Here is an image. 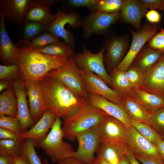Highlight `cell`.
Here are the masks:
<instances>
[{"mask_svg":"<svg viewBox=\"0 0 164 164\" xmlns=\"http://www.w3.org/2000/svg\"><path fill=\"white\" fill-rule=\"evenodd\" d=\"M40 82L46 110L53 112L64 120L88 102V98L77 94L60 81L49 76L46 75Z\"/></svg>","mask_w":164,"mask_h":164,"instance_id":"1","label":"cell"},{"mask_svg":"<svg viewBox=\"0 0 164 164\" xmlns=\"http://www.w3.org/2000/svg\"><path fill=\"white\" fill-rule=\"evenodd\" d=\"M68 60L22 47L17 48L15 63L19 67L22 82L40 81L49 72L63 66Z\"/></svg>","mask_w":164,"mask_h":164,"instance_id":"2","label":"cell"},{"mask_svg":"<svg viewBox=\"0 0 164 164\" xmlns=\"http://www.w3.org/2000/svg\"><path fill=\"white\" fill-rule=\"evenodd\" d=\"M107 114L88 101L73 115L64 121L62 128L64 137L70 141H74L79 134L98 125Z\"/></svg>","mask_w":164,"mask_h":164,"instance_id":"3","label":"cell"},{"mask_svg":"<svg viewBox=\"0 0 164 164\" xmlns=\"http://www.w3.org/2000/svg\"><path fill=\"white\" fill-rule=\"evenodd\" d=\"M60 118L57 117L50 132L40 143L42 149L53 163L73 156L75 151L69 143L63 140L64 135Z\"/></svg>","mask_w":164,"mask_h":164,"instance_id":"4","label":"cell"},{"mask_svg":"<svg viewBox=\"0 0 164 164\" xmlns=\"http://www.w3.org/2000/svg\"><path fill=\"white\" fill-rule=\"evenodd\" d=\"M81 72L72 58L64 65L50 71L46 75L60 81L77 94L87 98L89 94L85 89Z\"/></svg>","mask_w":164,"mask_h":164,"instance_id":"5","label":"cell"},{"mask_svg":"<svg viewBox=\"0 0 164 164\" xmlns=\"http://www.w3.org/2000/svg\"><path fill=\"white\" fill-rule=\"evenodd\" d=\"M54 16V20L48 26L47 31L61 38L64 42L74 49L75 42L73 33L66 29L65 26L68 24L73 29L81 27L82 19L80 13L74 11L66 13L62 10L58 9Z\"/></svg>","mask_w":164,"mask_h":164,"instance_id":"6","label":"cell"},{"mask_svg":"<svg viewBox=\"0 0 164 164\" xmlns=\"http://www.w3.org/2000/svg\"><path fill=\"white\" fill-rule=\"evenodd\" d=\"M105 51L104 46L98 52L92 53L84 46H82V52L75 54L73 59L77 66L85 73H94L101 77L108 84L111 85L110 75L107 73L104 61Z\"/></svg>","mask_w":164,"mask_h":164,"instance_id":"7","label":"cell"},{"mask_svg":"<svg viewBox=\"0 0 164 164\" xmlns=\"http://www.w3.org/2000/svg\"><path fill=\"white\" fill-rule=\"evenodd\" d=\"M93 128L99 141L128 143L130 137L128 128L122 122L112 116L107 114Z\"/></svg>","mask_w":164,"mask_h":164,"instance_id":"8","label":"cell"},{"mask_svg":"<svg viewBox=\"0 0 164 164\" xmlns=\"http://www.w3.org/2000/svg\"><path fill=\"white\" fill-rule=\"evenodd\" d=\"M159 29V26L155 24H146L141 28L137 32L129 29L132 36L131 46L126 56L115 69L123 72L126 71L142 49L144 45L156 33Z\"/></svg>","mask_w":164,"mask_h":164,"instance_id":"9","label":"cell"},{"mask_svg":"<svg viewBox=\"0 0 164 164\" xmlns=\"http://www.w3.org/2000/svg\"><path fill=\"white\" fill-rule=\"evenodd\" d=\"M120 12L111 13L97 12L86 15L82 19L83 37L89 39L93 35H106L110 27L119 19Z\"/></svg>","mask_w":164,"mask_h":164,"instance_id":"10","label":"cell"},{"mask_svg":"<svg viewBox=\"0 0 164 164\" xmlns=\"http://www.w3.org/2000/svg\"><path fill=\"white\" fill-rule=\"evenodd\" d=\"M81 76L87 91L100 95L114 103L121 104L122 95L110 88L101 77L93 72L85 73L82 71Z\"/></svg>","mask_w":164,"mask_h":164,"instance_id":"11","label":"cell"},{"mask_svg":"<svg viewBox=\"0 0 164 164\" xmlns=\"http://www.w3.org/2000/svg\"><path fill=\"white\" fill-rule=\"evenodd\" d=\"M125 38L116 35L106 36L104 45L106 52L104 53V61L107 69H115L122 60L127 47Z\"/></svg>","mask_w":164,"mask_h":164,"instance_id":"12","label":"cell"},{"mask_svg":"<svg viewBox=\"0 0 164 164\" xmlns=\"http://www.w3.org/2000/svg\"><path fill=\"white\" fill-rule=\"evenodd\" d=\"M78 146L73 157L80 161L90 164L95 157L99 140L93 127L79 134L77 137Z\"/></svg>","mask_w":164,"mask_h":164,"instance_id":"13","label":"cell"},{"mask_svg":"<svg viewBox=\"0 0 164 164\" xmlns=\"http://www.w3.org/2000/svg\"><path fill=\"white\" fill-rule=\"evenodd\" d=\"M13 85L16 94L17 111L16 118L20 123L24 132L32 128L35 123L28 108L27 97V91L22 80L18 79L13 80Z\"/></svg>","mask_w":164,"mask_h":164,"instance_id":"14","label":"cell"},{"mask_svg":"<svg viewBox=\"0 0 164 164\" xmlns=\"http://www.w3.org/2000/svg\"><path fill=\"white\" fill-rule=\"evenodd\" d=\"M139 88L164 97V54L154 66L145 74Z\"/></svg>","mask_w":164,"mask_h":164,"instance_id":"15","label":"cell"},{"mask_svg":"<svg viewBox=\"0 0 164 164\" xmlns=\"http://www.w3.org/2000/svg\"><path fill=\"white\" fill-rule=\"evenodd\" d=\"M29 98V111L35 123H37L46 110V104L40 81L22 82Z\"/></svg>","mask_w":164,"mask_h":164,"instance_id":"16","label":"cell"},{"mask_svg":"<svg viewBox=\"0 0 164 164\" xmlns=\"http://www.w3.org/2000/svg\"><path fill=\"white\" fill-rule=\"evenodd\" d=\"M32 0H0V11L4 18L15 25L24 21L28 9Z\"/></svg>","mask_w":164,"mask_h":164,"instance_id":"17","label":"cell"},{"mask_svg":"<svg viewBox=\"0 0 164 164\" xmlns=\"http://www.w3.org/2000/svg\"><path fill=\"white\" fill-rule=\"evenodd\" d=\"M57 117L53 112L46 110L36 123L29 130L23 132L21 137L23 140L31 139L35 147H38L46 137L49 129L52 128Z\"/></svg>","mask_w":164,"mask_h":164,"instance_id":"18","label":"cell"},{"mask_svg":"<svg viewBox=\"0 0 164 164\" xmlns=\"http://www.w3.org/2000/svg\"><path fill=\"white\" fill-rule=\"evenodd\" d=\"M88 100L91 105L120 120L128 128L131 126L132 121L121 104H115L100 95L92 93L89 94Z\"/></svg>","mask_w":164,"mask_h":164,"instance_id":"19","label":"cell"},{"mask_svg":"<svg viewBox=\"0 0 164 164\" xmlns=\"http://www.w3.org/2000/svg\"><path fill=\"white\" fill-rule=\"evenodd\" d=\"M128 130L130 137L128 144L129 149L135 155L162 159L155 145L143 136L131 126L128 128Z\"/></svg>","mask_w":164,"mask_h":164,"instance_id":"20","label":"cell"},{"mask_svg":"<svg viewBox=\"0 0 164 164\" xmlns=\"http://www.w3.org/2000/svg\"><path fill=\"white\" fill-rule=\"evenodd\" d=\"M147 12V9L140 0H124L119 19L139 29L141 19Z\"/></svg>","mask_w":164,"mask_h":164,"instance_id":"21","label":"cell"},{"mask_svg":"<svg viewBox=\"0 0 164 164\" xmlns=\"http://www.w3.org/2000/svg\"><path fill=\"white\" fill-rule=\"evenodd\" d=\"M129 149L128 144L125 143L99 141L96 152L97 156L105 159L111 164H118Z\"/></svg>","mask_w":164,"mask_h":164,"instance_id":"22","label":"cell"},{"mask_svg":"<svg viewBox=\"0 0 164 164\" xmlns=\"http://www.w3.org/2000/svg\"><path fill=\"white\" fill-rule=\"evenodd\" d=\"M4 17L0 12V60L3 65L15 63L17 48L10 38L6 28Z\"/></svg>","mask_w":164,"mask_h":164,"instance_id":"23","label":"cell"},{"mask_svg":"<svg viewBox=\"0 0 164 164\" xmlns=\"http://www.w3.org/2000/svg\"><path fill=\"white\" fill-rule=\"evenodd\" d=\"M164 54L162 52L148 46L141 50L131 66L145 74L154 66Z\"/></svg>","mask_w":164,"mask_h":164,"instance_id":"24","label":"cell"},{"mask_svg":"<svg viewBox=\"0 0 164 164\" xmlns=\"http://www.w3.org/2000/svg\"><path fill=\"white\" fill-rule=\"evenodd\" d=\"M151 113L164 108V97L139 88L133 89L128 95Z\"/></svg>","mask_w":164,"mask_h":164,"instance_id":"25","label":"cell"},{"mask_svg":"<svg viewBox=\"0 0 164 164\" xmlns=\"http://www.w3.org/2000/svg\"><path fill=\"white\" fill-rule=\"evenodd\" d=\"M49 26L39 23L24 21L19 26L17 47L23 46L41 34L47 31Z\"/></svg>","mask_w":164,"mask_h":164,"instance_id":"26","label":"cell"},{"mask_svg":"<svg viewBox=\"0 0 164 164\" xmlns=\"http://www.w3.org/2000/svg\"><path fill=\"white\" fill-rule=\"evenodd\" d=\"M121 105L132 121L148 124L151 113L128 95H122Z\"/></svg>","mask_w":164,"mask_h":164,"instance_id":"27","label":"cell"},{"mask_svg":"<svg viewBox=\"0 0 164 164\" xmlns=\"http://www.w3.org/2000/svg\"><path fill=\"white\" fill-rule=\"evenodd\" d=\"M55 19L50 8L39 5L32 0L27 10L25 20L49 26Z\"/></svg>","mask_w":164,"mask_h":164,"instance_id":"28","label":"cell"},{"mask_svg":"<svg viewBox=\"0 0 164 164\" xmlns=\"http://www.w3.org/2000/svg\"><path fill=\"white\" fill-rule=\"evenodd\" d=\"M17 111V97L12 84L0 94V115L16 118Z\"/></svg>","mask_w":164,"mask_h":164,"instance_id":"29","label":"cell"},{"mask_svg":"<svg viewBox=\"0 0 164 164\" xmlns=\"http://www.w3.org/2000/svg\"><path fill=\"white\" fill-rule=\"evenodd\" d=\"M36 50L44 54L68 59L73 58L76 54L74 48L64 42L61 41Z\"/></svg>","mask_w":164,"mask_h":164,"instance_id":"30","label":"cell"},{"mask_svg":"<svg viewBox=\"0 0 164 164\" xmlns=\"http://www.w3.org/2000/svg\"><path fill=\"white\" fill-rule=\"evenodd\" d=\"M112 89L122 95H128L133 89L124 72L114 69L110 75Z\"/></svg>","mask_w":164,"mask_h":164,"instance_id":"31","label":"cell"},{"mask_svg":"<svg viewBox=\"0 0 164 164\" xmlns=\"http://www.w3.org/2000/svg\"><path fill=\"white\" fill-rule=\"evenodd\" d=\"M131 125L141 135L155 145L160 140H164V136L159 133L148 124L132 121Z\"/></svg>","mask_w":164,"mask_h":164,"instance_id":"32","label":"cell"},{"mask_svg":"<svg viewBox=\"0 0 164 164\" xmlns=\"http://www.w3.org/2000/svg\"><path fill=\"white\" fill-rule=\"evenodd\" d=\"M60 41L59 37L50 32L46 31L22 47L37 50L44 47L52 43Z\"/></svg>","mask_w":164,"mask_h":164,"instance_id":"33","label":"cell"},{"mask_svg":"<svg viewBox=\"0 0 164 164\" xmlns=\"http://www.w3.org/2000/svg\"><path fill=\"white\" fill-rule=\"evenodd\" d=\"M23 140L0 139V155L15 157L21 155Z\"/></svg>","mask_w":164,"mask_h":164,"instance_id":"34","label":"cell"},{"mask_svg":"<svg viewBox=\"0 0 164 164\" xmlns=\"http://www.w3.org/2000/svg\"><path fill=\"white\" fill-rule=\"evenodd\" d=\"M97 0H64L61 1L62 10L66 12L68 11L85 7L91 13L97 12Z\"/></svg>","mask_w":164,"mask_h":164,"instance_id":"35","label":"cell"},{"mask_svg":"<svg viewBox=\"0 0 164 164\" xmlns=\"http://www.w3.org/2000/svg\"><path fill=\"white\" fill-rule=\"evenodd\" d=\"M35 147L31 139L24 140L22 144V154L26 157L30 164H43L37 154Z\"/></svg>","mask_w":164,"mask_h":164,"instance_id":"36","label":"cell"},{"mask_svg":"<svg viewBox=\"0 0 164 164\" xmlns=\"http://www.w3.org/2000/svg\"><path fill=\"white\" fill-rule=\"evenodd\" d=\"M148 124L159 133L164 136V108L151 113Z\"/></svg>","mask_w":164,"mask_h":164,"instance_id":"37","label":"cell"},{"mask_svg":"<svg viewBox=\"0 0 164 164\" xmlns=\"http://www.w3.org/2000/svg\"><path fill=\"white\" fill-rule=\"evenodd\" d=\"M123 0H97V12L111 13L120 12Z\"/></svg>","mask_w":164,"mask_h":164,"instance_id":"38","label":"cell"},{"mask_svg":"<svg viewBox=\"0 0 164 164\" xmlns=\"http://www.w3.org/2000/svg\"><path fill=\"white\" fill-rule=\"evenodd\" d=\"M0 127L9 130L20 135L24 132L21 125L16 117L0 115Z\"/></svg>","mask_w":164,"mask_h":164,"instance_id":"39","label":"cell"},{"mask_svg":"<svg viewBox=\"0 0 164 164\" xmlns=\"http://www.w3.org/2000/svg\"><path fill=\"white\" fill-rule=\"evenodd\" d=\"M20 78V70L16 63L9 65H0V80H13Z\"/></svg>","mask_w":164,"mask_h":164,"instance_id":"40","label":"cell"},{"mask_svg":"<svg viewBox=\"0 0 164 164\" xmlns=\"http://www.w3.org/2000/svg\"><path fill=\"white\" fill-rule=\"evenodd\" d=\"M124 73L132 88H139L143 80L145 74L131 66Z\"/></svg>","mask_w":164,"mask_h":164,"instance_id":"41","label":"cell"},{"mask_svg":"<svg viewBox=\"0 0 164 164\" xmlns=\"http://www.w3.org/2000/svg\"><path fill=\"white\" fill-rule=\"evenodd\" d=\"M148 46L164 53V29L156 33L148 41Z\"/></svg>","mask_w":164,"mask_h":164,"instance_id":"42","label":"cell"},{"mask_svg":"<svg viewBox=\"0 0 164 164\" xmlns=\"http://www.w3.org/2000/svg\"><path fill=\"white\" fill-rule=\"evenodd\" d=\"M140 1L147 9L164 11V0H141Z\"/></svg>","mask_w":164,"mask_h":164,"instance_id":"43","label":"cell"},{"mask_svg":"<svg viewBox=\"0 0 164 164\" xmlns=\"http://www.w3.org/2000/svg\"><path fill=\"white\" fill-rule=\"evenodd\" d=\"M0 139H11L15 140L22 141L19 135L7 129L0 127Z\"/></svg>","mask_w":164,"mask_h":164,"instance_id":"44","label":"cell"},{"mask_svg":"<svg viewBox=\"0 0 164 164\" xmlns=\"http://www.w3.org/2000/svg\"><path fill=\"white\" fill-rule=\"evenodd\" d=\"M135 156L143 164H164V161L162 159L138 155Z\"/></svg>","mask_w":164,"mask_h":164,"instance_id":"45","label":"cell"},{"mask_svg":"<svg viewBox=\"0 0 164 164\" xmlns=\"http://www.w3.org/2000/svg\"><path fill=\"white\" fill-rule=\"evenodd\" d=\"M145 15L147 20L151 23H158L160 21L161 15L156 10H151L148 11Z\"/></svg>","mask_w":164,"mask_h":164,"instance_id":"46","label":"cell"},{"mask_svg":"<svg viewBox=\"0 0 164 164\" xmlns=\"http://www.w3.org/2000/svg\"><path fill=\"white\" fill-rule=\"evenodd\" d=\"M57 163V164H86L80 161L73 156L67 157Z\"/></svg>","mask_w":164,"mask_h":164,"instance_id":"47","label":"cell"},{"mask_svg":"<svg viewBox=\"0 0 164 164\" xmlns=\"http://www.w3.org/2000/svg\"><path fill=\"white\" fill-rule=\"evenodd\" d=\"M35 3L50 8L60 2L59 0H34Z\"/></svg>","mask_w":164,"mask_h":164,"instance_id":"48","label":"cell"},{"mask_svg":"<svg viewBox=\"0 0 164 164\" xmlns=\"http://www.w3.org/2000/svg\"><path fill=\"white\" fill-rule=\"evenodd\" d=\"M13 164H30L26 157L23 154L15 156Z\"/></svg>","mask_w":164,"mask_h":164,"instance_id":"49","label":"cell"},{"mask_svg":"<svg viewBox=\"0 0 164 164\" xmlns=\"http://www.w3.org/2000/svg\"><path fill=\"white\" fill-rule=\"evenodd\" d=\"M14 156L0 155V164H13Z\"/></svg>","mask_w":164,"mask_h":164,"instance_id":"50","label":"cell"},{"mask_svg":"<svg viewBox=\"0 0 164 164\" xmlns=\"http://www.w3.org/2000/svg\"><path fill=\"white\" fill-rule=\"evenodd\" d=\"M155 146L161 157L164 161V140H161L159 141Z\"/></svg>","mask_w":164,"mask_h":164,"instance_id":"51","label":"cell"},{"mask_svg":"<svg viewBox=\"0 0 164 164\" xmlns=\"http://www.w3.org/2000/svg\"><path fill=\"white\" fill-rule=\"evenodd\" d=\"M126 155L129 159L130 164H140L134 154L129 149Z\"/></svg>","mask_w":164,"mask_h":164,"instance_id":"52","label":"cell"},{"mask_svg":"<svg viewBox=\"0 0 164 164\" xmlns=\"http://www.w3.org/2000/svg\"><path fill=\"white\" fill-rule=\"evenodd\" d=\"M13 84V80H1L0 82V92H2Z\"/></svg>","mask_w":164,"mask_h":164,"instance_id":"53","label":"cell"},{"mask_svg":"<svg viewBox=\"0 0 164 164\" xmlns=\"http://www.w3.org/2000/svg\"><path fill=\"white\" fill-rule=\"evenodd\" d=\"M90 164H111L105 159L98 156L95 157Z\"/></svg>","mask_w":164,"mask_h":164,"instance_id":"54","label":"cell"},{"mask_svg":"<svg viewBox=\"0 0 164 164\" xmlns=\"http://www.w3.org/2000/svg\"><path fill=\"white\" fill-rule=\"evenodd\" d=\"M118 164H130L129 159L126 154L121 159Z\"/></svg>","mask_w":164,"mask_h":164,"instance_id":"55","label":"cell"},{"mask_svg":"<svg viewBox=\"0 0 164 164\" xmlns=\"http://www.w3.org/2000/svg\"><path fill=\"white\" fill-rule=\"evenodd\" d=\"M43 164H50L48 161L46 159H45L43 160Z\"/></svg>","mask_w":164,"mask_h":164,"instance_id":"56","label":"cell"}]
</instances>
